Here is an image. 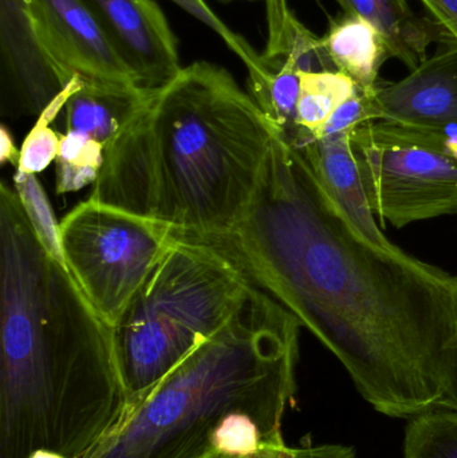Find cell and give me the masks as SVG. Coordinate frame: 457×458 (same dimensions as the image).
I'll use <instances>...</instances> for the list:
<instances>
[{
  "instance_id": "obj_9",
  "label": "cell",
  "mask_w": 457,
  "mask_h": 458,
  "mask_svg": "<svg viewBox=\"0 0 457 458\" xmlns=\"http://www.w3.org/2000/svg\"><path fill=\"white\" fill-rule=\"evenodd\" d=\"M27 4L43 47L70 78L139 86L82 0H27Z\"/></svg>"
},
{
  "instance_id": "obj_1",
  "label": "cell",
  "mask_w": 457,
  "mask_h": 458,
  "mask_svg": "<svg viewBox=\"0 0 457 458\" xmlns=\"http://www.w3.org/2000/svg\"><path fill=\"white\" fill-rule=\"evenodd\" d=\"M179 239L214 248L278 301L376 411H457L456 275L365 236L278 131L241 219Z\"/></svg>"
},
{
  "instance_id": "obj_8",
  "label": "cell",
  "mask_w": 457,
  "mask_h": 458,
  "mask_svg": "<svg viewBox=\"0 0 457 458\" xmlns=\"http://www.w3.org/2000/svg\"><path fill=\"white\" fill-rule=\"evenodd\" d=\"M155 91L80 78L63 109L64 131L54 163L56 193L77 192L97 182L106 153Z\"/></svg>"
},
{
  "instance_id": "obj_14",
  "label": "cell",
  "mask_w": 457,
  "mask_h": 458,
  "mask_svg": "<svg viewBox=\"0 0 457 458\" xmlns=\"http://www.w3.org/2000/svg\"><path fill=\"white\" fill-rule=\"evenodd\" d=\"M346 13L372 24L385 39L391 56L415 70L428 56L431 43L439 35L436 24L410 10L407 0H338Z\"/></svg>"
},
{
  "instance_id": "obj_10",
  "label": "cell",
  "mask_w": 457,
  "mask_h": 458,
  "mask_svg": "<svg viewBox=\"0 0 457 458\" xmlns=\"http://www.w3.org/2000/svg\"><path fill=\"white\" fill-rule=\"evenodd\" d=\"M140 88L157 90L182 69L177 38L153 0H82Z\"/></svg>"
},
{
  "instance_id": "obj_27",
  "label": "cell",
  "mask_w": 457,
  "mask_h": 458,
  "mask_svg": "<svg viewBox=\"0 0 457 458\" xmlns=\"http://www.w3.org/2000/svg\"><path fill=\"white\" fill-rule=\"evenodd\" d=\"M216 458H236V457H228V456H217Z\"/></svg>"
},
{
  "instance_id": "obj_12",
  "label": "cell",
  "mask_w": 457,
  "mask_h": 458,
  "mask_svg": "<svg viewBox=\"0 0 457 458\" xmlns=\"http://www.w3.org/2000/svg\"><path fill=\"white\" fill-rule=\"evenodd\" d=\"M380 121L457 133V43L399 82L376 86Z\"/></svg>"
},
{
  "instance_id": "obj_18",
  "label": "cell",
  "mask_w": 457,
  "mask_h": 458,
  "mask_svg": "<svg viewBox=\"0 0 457 458\" xmlns=\"http://www.w3.org/2000/svg\"><path fill=\"white\" fill-rule=\"evenodd\" d=\"M404 458H457V411L434 409L410 419Z\"/></svg>"
},
{
  "instance_id": "obj_2",
  "label": "cell",
  "mask_w": 457,
  "mask_h": 458,
  "mask_svg": "<svg viewBox=\"0 0 457 458\" xmlns=\"http://www.w3.org/2000/svg\"><path fill=\"white\" fill-rule=\"evenodd\" d=\"M128 408L113 327L0 187V458H83Z\"/></svg>"
},
{
  "instance_id": "obj_6",
  "label": "cell",
  "mask_w": 457,
  "mask_h": 458,
  "mask_svg": "<svg viewBox=\"0 0 457 458\" xmlns=\"http://www.w3.org/2000/svg\"><path fill=\"white\" fill-rule=\"evenodd\" d=\"M381 227L457 215V133L370 123L351 133Z\"/></svg>"
},
{
  "instance_id": "obj_13",
  "label": "cell",
  "mask_w": 457,
  "mask_h": 458,
  "mask_svg": "<svg viewBox=\"0 0 457 458\" xmlns=\"http://www.w3.org/2000/svg\"><path fill=\"white\" fill-rule=\"evenodd\" d=\"M300 149L308 156L325 187L360 231L377 244H394L376 222L354 155L351 134L322 137L302 145Z\"/></svg>"
},
{
  "instance_id": "obj_7",
  "label": "cell",
  "mask_w": 457,
  "mask_h": 458,
  "mask_svg": "<svg viewBox=\"0 0 457 458\" xmlns=\"http://www.w3.org/2000/svg\"><path fill=\"white\" fill-rule=\"evenodd\" d=\"M163 225L99 201L78 204L61 222L67 269L99 317L114 327L169 245Z\"/></svg>"
},
{
  "instance_id": "obj_22",
  "label": "cell",
  "mask_w": 457,
  "mask_h": 458,
  "mask_svg": "<svg viewBox=\"0 0 457 458\" xmlns=\"http://www.w3.org/2000/svg\"><path fill=\"white\" fill-rule=\"evenodd\" d=\"M172 2L176 3L182 10L195 16L201 23L208 26L212 31L216 32L227 43L228 47L246 64L247 70L259 66L260 54H258L243 37L228 29L224 21L217 18L216 13L209 8L204 0H172Z\"/></svg>"
},
{
  "instance_id": "obj_19",
  "label": "cell",
  "mask_w": 457,
  "mask_h": 458,
  "mask_svg": "<svg viewBox=\"0 0 457 458\" xmlns=\"http://www.w3.org/2000/svg\"><path fill=\"white\" fill-rule=\"evenodd\" d=\"M80 78H74L66 89L38 115L37 123L24 139L21 148L18 171L38 174L55 163L61 147V133L51 126L66 106L67 99L77 88Z\"/></svg>"
},
{
  "instance_id": "obj_23",
  "label": "cell",
  "mask_w": 457,
  "mask_h": 458,
  "mask_svg": "<svg viewBox=\"0 0 457 458\" xmlns=\"http://www.w3.org/2000/svg\"><path fill=\"white\" fill-rule=\"evenodd\" d=\"M250 458H356L349 446L321 445L308 448H290L284 436L263 445L255 456Z\"/></svg>"
},
{
  "instance_id": "obj_4",
  "label": "cell",
  "mask_w": 457,
  "mask_h": 458,
  "mask_svg": "<svg viewBox=\"0 0 457 458\" xmlns=\"http://www.w3.org/2000/svg\"><path fill=\"white\" fill-rule=\"evenodd\" d=\"M300 325L250 288L233 317L199 344L83 458H216L214 436L239 411L282 429L295 392Z\"/></svg>"
},
{
  "instance_id": "obj_11",
  "label": "cell",
  "mask_w": 457,
  "mask_h": 458,
  "mask_svg": "<svg viewBox=\"0 0 457 458\" xmlns=\"http://www.w3.org/2000/svg\"><path fill=\"white\" fill-rule=\"evenodd\" d=\"M3 81L21 114L39 115L69 86L70 78L43 47L27 0H0Z\"/></svg>"
},
{
  "instance_id": "obj_5",
  "label": "cell",
  "mask_w": 457,
  "mask_h": 458,
  "mask_svg": "<svg viewBox=\"0 0 457 458\" xmlns=\"http://www.w3.org/2000/svg\"><path fill=\"white\" fill-rule=\"evenodd\" d=\"M251 287L243 272L214 248L173 237L113 327L128 405L215 335Z\"/></svg>"
},
{
  "instance_id": "obj_15",
  "label": "cell",
  "mask_w": 457,
  "mask_h": 458,
  "mask_svg": "<svg viewBox=\"0 0 457 458\" xmlns=\"http://www.w3.org/2000/svg\"><path fill=\"white\" fill-rule=\"evenodd\" d=\"M267 45L260 54L270 69L292 67L298 72L337 70L330 59L324 38L311 32L289 7L287 0H266Z\"/></svg>"
},
{
  "instance_id": "obj_25",
  "label": "cell",
  "mask_w": 457,
  "mask_h": 458,
  "mask_svg": "<svg viewBox=\"0 0 457 458\" xmlns=\"http://www.w3.org/2000/svg\"><path fill=\"white\" fill-rule=\"evenodd\" d=\"M21 158V149L15 147L13 136L5 126L0 128V164L10 163L11 165L18 166Z\"/></svg>"
},
{
  "instance_id": "obj_16",
  "label": "cell",
  "mask_w": 457,
  "mask_h": 458,
  "mask_svg": "<svg viewBox=\"0 0 457 458\" xmlns=\"http://www.w3.org/2000/svg\"><path fill=\"white\" fill-rule=\"evenodd\" d=\"M330 59L338 72L351 77L360 88L378 85L381 67L391 56L383 35L362 18L346 13L330 24L324 37Z\"/></svg>"
},
{
  "instance_id": "obj_28",
  "label": "cell",
  "mask_w": 457,
  "mask_h": 458,
  "mask_svg": "<svg viewBox=\"0 0 457 458\" xmlns=\"http://www.w3.org/2000/svg\"><path fill=\"white\" fill-rule=\"evenodd\" d=\"M224 2H231V0H224Z\"/></svg>"
},
{
  "instance_id": "obj_3",
  "label": "cell",
  "mask_w": 457,
  "mask_h": 458,
  "mask_svg": "<svg viewBox=\"0 0 457 458\" xmlns=\"http://www.w3.org/2000/svg\"><path fill=\"white\" fill-rule=\"evenodd\" d=\"M275 133L230 72L195 62L115 140L89 199L173 237L224 233L249 208Z\"/></svg>"
},
{
  "instance_id": "obj_24",
  "label": "cell",
  "mask_w": 457,
  "mask_h": 458,
  "mask_svg": "<svg viewBox=\"0 0 457 458\" xmlns=\"http://www.w3.org/2000/svg\"><path fill=\"white\" fill-rule=\"evenodd\" d=\"M457 43V0H421Z\"/></svg>"
},
{
  "instance_id": "obj_21",
  "label": "cell",
  "mask_w": 457,
  "mask_h": 458,
  "mask_svg": "<svg viewBox=\"0 0 457 458\" xmlns=\"http://www.w3.org/2000/svg\"><path fill=\"white\" fill-rule=\"evenodd\" d=\"M375 90L376 88L365 89L359 86L356 93L333 113L316 140L337 134H351L367 123L380 121Z\"/></svg>"
},
{
  "instance_id": "obj_20",
  "label": "cell",
  "mask_w": 457,
  "mask_h": 458,
  "mask_svg": "<svg viewBox=\"0 0 457 458\" xmlns=\"http://www.w3.org/2000/svg\"><path fill=\"white\" fill-rule=\"evenodd\" d=\"M13 190L18 193L27 220L43 247L55 260L66 266L62 250L61 223L56 222L50 201L37 179V174H24L16 169L13 174Z\"/></svg>"
},
{
  "instance_id": "obj_17",
  "label": "cell",
  "mask_w": 457,
  "mask_h": 458,
  "mask_svg": "<svg viewBox=\"0 0 457 458\" xmlns=\"http://www.w3.org/2000/svg\"><path fill=\"white\" fill-rule=\"evenodd\" d=\"M359 85L338 70L303 72L297 105V136L292 145L300 148L314 141L333 113L356 93Z\"/></svg>"
},
{
  "instance_id": "obj_26",
  "label": "cell",
  "mask_w": 457,
  "mask_h": 458,
  "mask_svg": "<svg viewBox=\"0 0 457 458\" xmlns=\"http://www.w3.org/2000/svg\"><path fill=\"white\" fill-rule=\"evenodd\" d=\"M30 458H66V457L62 456V454H54V452H50V451H37Z\"/></svg>"
}]
</instances>
